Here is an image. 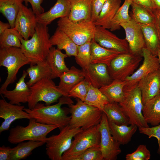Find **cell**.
Masks as SVG:
<instances>
[{
	"mask_svg": "<svg viewBox=\"0 0 160 160\" xmlns=\"http://www.w3.org/2000/svg\"><path fill=\"white\" fill-rule=\"evenodd\" d=\"M73 103L70 97L63 96L59 98L58 103L55 104L45 105L44 104L38 103L33 109L24 108L23 110L36 121L57 126L60 130L69 124L71 118V116L68 115V111L62 108L61 106Z\"/></svg>",
	"mask_w": 160,
	"mask_h": 160,
	"instance_id": "cell-1",
	"label": "cell"
},
{
	"mask_svg": "<svg viewBox=\"0 0 160 160\" xmlns=\"http://www.w3.org/2000/svg\"><path fill=\"white\" fill-rule=\"evenodd\" d=\"M47 26L37 23L35 33L30 39L21 38V49L30 61V65L46 60L52 47Z\"/></svg>",
	"mask_w": 160,
	"mask_h": 160,
	"instance_id": "cell-2",
	"label": "cell"
},
{
	"mask_svg": "<svg viewBox=\"0 0 160 160\" xmlns=\"http://www.w3.org/2000/svg\"><path fill=\"white\" fill-rule=\"evenodd\" d=\"M58 128L55 125L38 122L35 119L31 118L29 120L27 126L18 125L11 128L9 131L8 140L13 144L27 140L40 141L45 143L47 135Z\"/></svg>",
	"mask_w": 160,
	"mask_h": 160,
	"instance_id": "cell-3",
	"label": "cell"
},
{
	"mask_svg": "<svg viewBox=\"0 0 160 160\" xmlns=\"http://www.w3.org/2000/svg\"><path fill=\"white\" fill-rule=\"evenodd\" d=\"M76 104L68 105L71 118L69 124L72 128L86 129L100 124L103 111L79 99Z\"/></svg>",
	"mask_w": 160,
	"mask_h": 160,
	"instance_id": "cell-4",
	"label": "cell"
},
{
	"mask_svg": "<svg viewBox=\"0 0 160 160\" xmlns=\"http://www.w3.org/2000/svg\"><path fill=\"white\" fill-rule=\"evenodd\" d=\"M30 64V61L24 55L20 48H0V66L7 68V76L1 87L0 92L7 89L8 85L16 80L17 74L22 67Z\"/></svg>",
	"mask_w": 160,
	"mask_h": 160,
	"instance_id": "cell-5",
	"label": "cell"
},
{
	"mask_svg": "<svg viewBox=\"0 0 160 160\" xmlns=\"http://www.w3.org/2000/svg\"><path fill=\"white\" fill-rule=\"evenodd\" d=\"M124 97L122 102L119 103L129 119L130 125L138 127H149L143 117V106L140 91L137 86L124 89Z\"/></svg>",
	"mask_w": 160,
	"mask_h": 160,
	"instance_id": "cell-6",
	"label": "cell"
},
{
	"mask_svg": "<svg viewBox=\"0 0 160 160\" xmlns=\"http://www.w3.org/2000/svg\"><path fill=\"white\" fill-rule=\"evenodd\" d=\"M58 28L68 35L78 46L94 38L96 25L91 20L73 22L68 17L60 18Z\"/></svg>",
	"mask_w": 160,
	"mask_h": 160,
	"instance_id": "cell-7",
	"label": "cell"
},
{
	"mask_svg": "<svg viewBox=\"0 0 160 160\" xmlns=\"http://www.w3.org/2000/svg\"><path fill=\"white\" fill-rule=\"evenodd\" d=\"M83 129L72 128L69 124L60 130L59 134L47 137L46 141V153L51 160H63V154L70 148L73 138Z\"/></svg>",
	"mask_w": 160,
	"mask_h": 160,
	"instance_id": "cell-8",
	"label": "cell"
},
{
	"mask_svg": "<svg viewBox=\"0 0 160 160\" xmlns=\"http://www.w3.org/2000/svg\"><path fill=\"white\" fill-rule=\"evenodd\" d=\"M31 94L28 101V106L33 109L39 102L43 101L46 105L56 102L61 97L67 96L60 90L52 79L44 78L30 87Z\"/></svg>",
	"mask_w": 160,
	"mask_h": 160,
	"instance_id": "cell-9",
	"label": "cell"
},
{
	"mask_svg": "<svg viewBox=\"0 0 160 160\" xmlns=\"http://www.w3.org/2000/svg\"><path fill=\"white\" fill-rule=\"evenodd\" d=\"M143 58L142 54L130 52L119 54L113 59L108 67L113 80L124 81L135 72Z\"/></svg>",
	"mask_w": 160,
	"mask_h": 160,
	"instance_id": "cell-10",
	"label": "cell"
},
{
	"mask_svg": "<svg viewBox=\"0 0 160 160\" xmlns=\"http://www.w3.org/2000/svg\"><path fill=\"white\" fill-rule=\"evenodd\" d=\"M101 135L99 124L82 130L74 137L70 148L63 155V160L80 154L88 148L100 145Z\"/></svg>",
	"mask_w": 160,
	"mask_h": 160,
	"instance_id": "cell-11",
	"label": "cell"
},
{
	"mask_svg": "<svg viewBox=\"0 0 160 160\" xmlns=\"http://www.w3.org/2000/svg\"><path fill=\"white\" fill-rule=\"evenodd\" d=\"M101 139L100 147L103 160H116L121 152L120 144L112 135L108 121L103 112L101 120L99 124Z\"/></svg>",
	"mask_w": 160,
	"mask_h": 160,
	"instance_id": "cell-12",
	"label": "cell"
},
{
	"mask_svg": "<svg viewBox=\"0 0 160 160\" xmlns=\"http://www.w3.org/2000/svg\"><path fill=\"white\" fill-rule=\"evenodd\" d=\"M143 59L139 68L125 80L124 88H129L137 86L139 81L150 73L160 69L159 60L156 56L153 54L145 47L142 51Z\"/></svg>",
	"mask_w": 160,
	"mask_h": 160,
	"instance_id": "cell-13",
	"label": "cell"
},
{
	"mask_svg": "<svg viewBox=\"0 0 160 160\" xmlns=\"http://www.w3.org/2000/svg\"><path fill=\"white\" fill-rule=\"evenodd\" d=\"M107 29L96 26L93 39L101 46L121 54L130 52L125 39L119 38Z\"/></svg>",
	"mask_w": 160,
	"mask_h": 160,
	"instance_id": "cell-14",
	"label": "cell"
},
{
	"mask_svg": "<svg viewBox=\"0 0 160 160\" xmlns=\"http://www.w3.org/2000/svg\"><path fill=\"white\" fill-rule=\"evenodd\" d=\"M37 23L36 15L32 8L23 4L16 19L14 28L23 38L28 40L35 33Z\"/></svg>",
	"mask_w": 160,
	"mask_h": 160,
	"instance_id": "cell-15",
	"label": "cell"
},
{
	"mask_svg": "<svg viewBox=\"0 0 160 160\" xmlns=\"http://www.w3.org/2000/svg\"><path fill=\"white\" fill-rule=\"evenodd\" d=\"M0 100V117L4 119L0 127V132L8 130L12 123L17 119L32 118L23 110L24 106L13 104L7 102L2 95Z\"/></svg>",
	"mask_w": 160,
	"mask_h": 160,
	"instance_id": "cell-16",
	"label": "cell"
},
{
	"mask_svg": "<svg viewBox=\"0 0 160 160\" xmlns=\"http://www.w3.org/2000/svg\"><path fill=\"white\" fill-rule=\"evenodd\" d=\"M120 26L124 30L126 38L130 52L137 54H142V51L145 47L143 32L138 23L132 18L128 22L123 23Z\"/></svg>",
	"mask_w": 160,
	"mask_h": 160,
	"instance_id": "cell-17",
	"label": "cell"
},
{
	"mask_svg": "<svg viewBox=\"0 0 160 160\" xmlns=\"http://www.w3.org/2000/svg\"><path fill=\"white\" fill-rule=\"evenodd\" d=\"M108 67L103 63H91L87 70L82 71L85 79L91 85L98 89L109 84L113 79L109 73Z\"/></svg>",
	"mask_w": 160,
	"mask_h": 160,
	"instance_id": "cell-18",
	"label": "cell"
},
{
	"mask_svg": "<svg viewBox=\"0 0 160 160\" xmlns=\"http://www.w3.org/2000/svg\"><path fill=\"white\" fill-rule=\"evenodd\" d=\"M144 105L160 92V69L153 72L141 79L137 84Z\"/></svg>",
	"mask_w": 160,
	"mask_h": 160,
	"instance_id": "cell-19",
	"label": "cell"
},
{
	"mask_svg": "<svg viewBox=\"0 0 160 160\" xmlns=\"http://www.w3.org/2000/svg\"><path fill=\"white\" fill-rule=\"evenodd\" d=\"M24 70L21 77L16 84L15 88L12 90L7 89L0 92L3 97L6 98L11 104L20 105V103H27L31 94V90L26 83L25 78L28 75Z\"/></svg>",
	"mask_w": 160,
	"mask_h": 160,
	"instance_id": "cell-20",
	"label": "cell"
},
{
	"mask_svg": "<svg viewBox=\"0 0 160 160\" xmlns=\"http://www.w3.org/2000/svg\"><path fill=\"white\" fill-rule=\"evenodd\" d=\"M70 7L68 0H57L55 4L48 11L36 15L38 23L47 26L55 20L68 17Z\"/></svg>",
	"mask_w": 160,
	"mask_h": 160,
	"instance_id": "cell-21",
	"label": "cell"
},
{
	"mask_svg": "<svg viewBox=\"0 0 160 160\" xmlns=\"http://www.w3.org/2000/svg\"><path fill=\"white\" fill-rule=\"evenodd\" d=\"M70 12L68 18L75 22L91 20L92 0H68Z\"/></svg>",
	"mask_w": 160,
	"mask_h": 160,
	"instance_id": "cell-22",
	"label": "cell"
},
{
	"mask_svg": "<svg viewBox=\"0 0 160 160\" xmlns=\"http://www.w3.org/2000/svg\"><path fill=\"white\" fill-rule=\"evenodd\" d=\"M59 77L60 81L57 87L68 97V93L71 89L85 79L82 70L73 66L71 67L68 71L61 74Z\"/></svg>",
	"mask_w": 160,
	"mask_h": 160,
	"instance_id": "cell-23",
	"label": "cell"
},
{
	"mask_svg": "<svg viewBox=\"0 0 160 160\" xmlns=\"http://www.w3.org/2000/svg\"><path fill=\"white\" fill-rule=\"evenodd\" d=\"M61 50L52 47L46 59L51 70L52 79L59 77L61 74L69 70L65 62V59L68 56Z\"/></svg>",
	"mask_w": 160,
	"mask_h": 160,
	"instance_id": "cell-24",
	"label": "cell"
},
{
	"mask_svg": "<svg viewBox=\"0 0 160 160\" xmlns=\"http://www.w3.org/2000/svg\"><path fill=\"white\" fill-rule=\"evenodd\" d=\"M121 3V0H107L94 23L95 25L110 29L111 23L120 7Z\"/></svg>",
	"mask_w": 160,
	"mask_h": 160,
	"instance_id": "cell-25",
	"label": "cell"
},
{
	"mask_svg": "<svg viewBox=\"0 0 160 160\" xmlns=\"http://www.w3.org/2000/svg\"><path fill=\"white\" fill-rule=\"evenodd\" d=\"M91 63H103L109 66L112 60L120 53L105 48L93 39L90 46Z\"/></svg>",
	"mask_w": 160,
	"mask_h": 160,
	"instance_id": "cell-26",
	"label": "cell"
},
{
	"mask_svg": "<svg viewBox=\"0 0 160 160\" xmlns=\"http://www.w3.org/2000/svg\"><path fill=\"white\" fill-rule=\"evenodd\" d=\"M50 39L52 46L56 45L57 49L64 50L68 57L76 55L78 46L58 27Z\"/></svg>",
	"mask_w": 160,
	"mask_h": 160,
	"instance_id": "cell-27",
	"label": "cell"
},
{
	"mask_svg": "<svg viewBox=\"0 0 160 160\" xmlns=\"http://www.w3.org/2000/svg\"><path fill=\"white\" fill-rule=\"evenodd\" d=\"M142 113L148 124L154 126L160 124V93L143 105Z\"/></svg>",
	"mask_w": 160,
	"mask_h": 160,
	"instance_id": "cell-28",
	"label": "cell"
},
{
	"mask_svg": "<svg viewBox=\"0 0 160 160\" xmlns=\"http://www.w3.org/2000/svg\"><path fill=\"white\" fill-rule=\"evenodd\" d=\"M108 122L112 135L120 145L128 144L131 141L138 127L136 125H118L112 122Z\"/></svg>",
	"mask_w": 160,
	"mask_h": 160,
	"instance_id": "cell-29",
	"label": "cell"
},
{
	"mask_svg": "<svg viewBox=\"0 0 160 160\" xmlns=\"http://www.w3.org/2000/svg\"><path fill=\"white\" fill-rule=\"evenodd\" d=\"M26 71L30 78L26 83L29 87L44 78L51 79V70L46 60L30 65Z\"/></svg>",
	"mask_w": 160,
	"mask_h": 160,
	"instance_id": "cell-30",
	"label": "cell"
},
{
	"mask_svg": "<svg viewBox=\"0 0 160 160\" xmlns=\"http://www.w3.org/2000/svg\"><path fill=\"white\" fill-rule=\"evenodd\" d=\"M125 85L124 81L113 80L109 84L102 87L99 89L110 103H119L124 98V89Z\"/></svg>",
	"mask_w": 160,
	"mask_h": 160,
	"instance_id": "cell-31",
	"label": "cell"
},
{
	"mask_svg": "<svg viewBox=\"0 0 160 160\" xmlns=\"http://www.w3.org/2000/svg\"><path fill=\"white\" fill-rule=\"evenodd\" d=\"M142 30L145 47L153 54L157 56L160 42L154 24H139Z\"/></svg>",
	"mask_w": 160,
	"mask_h": 160,
	"instance_id": "cell-32",
	"label": "cell"
},
{
	"mask_svg": "<svg viewBox=\"0 0 160 160\" xmlns=\"http://www.w3.org/2000/svg\"><path fill=\"white\" fill-rule=\"evenodd\" d=\"M23 2V0H0V12L11 28L15 27L16 19Z\"/></svg>",
	"mask_w": 160,
	"mask_h": 160,
	"instance_id": "cell-33",
	"label": "cell"
},
{
	"mask_svg": "<svg viewBox=\"0 0 160 160\" xmlns=\"http://www.w3.org/2000/svg\"><path fill=\"white\" fill-rule=\"evenodd\" d=\"M103 112L109 121L118 125L129 124V118L118 103H109L105 105Z\"/></svg>",
	"mask_w": 160,
	"mask_h": 160,
	"instance_id": "cell-34",
	"label": "cell"
},
{
	"mask_svg": "<svg viewBox=\"0 0 160 160\" xmlns=\"http://www.w3.org/2000/svg\"><path fill=\"white\" fill-rule=\"evenodd\" d=\"M45 143L42 141L32 140L19 143L16 146L12 148L10 160L25 159L31 154L34 149Z\"/></svg>",
	"mask_w": 160,
	"mask_h": 160,
	"instance_id": "cell-35",
	"label": "cell"
},
{
	"mask_svg": "<svg viewBox=\"0 0 160 160\" xmlns=\"http://www.w3.org/2000/svg\"><path fill=\"white\" fill-rule=\"evenodd\" d=\"M131 18L138 24H154L155 16L153 12L132 2L131 6Z\"/></svg>",
	"mask_w": 160,
	"mask_h": 160,
	"instance_id": "cell-36",
	"label": "cell"
},
{
	"mask_svg": "<svg viewBox=\"0 0 160 160\" xmlns=\"http://www.w3.org/2000/svg\"><path fill=\"white\" fill-rule=\"evenodd\" d=\"M22 38L19 32L14 28H10L5 30L0 35L1 48L16 47L20 48Z\"/></svg>",
	"mask_w": 160,
	"mask_h": 160,
	"instance_id": "cell-37",
	"label": "cell"
},
{
	"mask_svg": "<svg viewBox=\"0 0 160 160\" xmlns=\"http://www.w3.org/2000/svg\"><path fill=\"white\" fill-rule=\"evenodd\" d=\"M132 1L133 0H124L111 23L110 29L111 31L119 30L121 27L120 24L121 23L131 20V17L129 14V11Z\"/></svg>",
	"mask_w": 160,
	"mask_h": 160,
	"instance_id": "cell-38",
	"label": "cell"
},
{
	"mask_svg": "<svg viewBox=\"0 0 160 160\" xmlns=\"http://www.w3.org/2000/svg\"><path fill=\"white\" fill-rule=\"evenodd\" d=\"M84 102L103 111L105 105L110 103L99 89L91 85Z\"/></svg>",
	"mask_w": 160,
	"mask_h": 160,
	"instance_id": "cell-39",
	"label": "cell"
},
{
	"mask_svg": "<svg viewBox=\"0 0 160 160\" xmlns=\"http://www.w3.org/2000/svg\"><path fill=\"white\" fill-rule=\"evenodd\" d=\"M91 41L78 46L76 55L75 57L77 63L82 68L83 71L87 70L91 63L90 46Z\"/></svg>",
	"mask_w": 160,
	"mask_h": 160,
	"instance_id": "cell-40",
	"label": "cell"
},
{
	"mask_svg": "<svg viewBox=\"0 0 160 160\" xmlns=\"http://www.w3.org/2000/svg\"><path fill=\"white\" fill-rule=\"evenodd\" d=\"M68 160H103L100 145L91 147L80 155Z\"/></svg>",
	"mask_w": 160,
	"mask_h": 160,
	"instance_id": "cell-41",
	"label": "cell"
},
{
	"mask_svg": "<svg viewBox=\"0 0 160 160\" xmlns=\"http://www.w3.org/2000/svg\"><path fill=\"white\" fill-rule=\"evenodd\" d=\"M90 85L85 79L76 85L68 93L70 97L78 98L84 102Z\"/></svg>",
	"mask_w": 160,
	"mask_h": 160,
	"instance_id": "cell-42",
	"label": "cell"
},
{
	"mask_svg": "<svg viewBox=\"0 0 160 160\" xmlns=\"http://www.w3.org/2000/svg\"><path fill=\"white\" fill-rule=\"evenodd\" d=\"M151 156L150 151L146 145H140L135 151L127 154L125 158L126 160H148Z\"/></svg>",
	"mask_w": 160,
	"mask_h": 160,
	"instance_id": "cell-43",
	"label": "cell"
},
{
	"mask_svg": "<svg viewBox=\"0 0 160 160\" xmlns=\"http://www.w3.org/2000/svg\"><path fill=\"white\" fill-rule=\"evenodd\" d=\"M138 130L140 133L148 136L149 138L154 137L157 139L158 144L157 153L160 156V124L151 127H138Z\"/></svg>",
	"mask_w": 160,
	"mask_h": 160,
	"instance_id": "cell-44",
	"label": "cell"
},
{
	"mask_svg": "<svg viewBox=\"0 0 160 160\" xmlns=\"http://www.w3.org/2000/svg\"><path fill=\"white\" fill-rule=\"evenodd\" d=\"M107 0H92L91 6V20L94 23Z\"/></svg>",
	"mask_w": 160,
	"mask_h": 160,
	"instance_id": "cell-45",
	"label": "cell"
},
{
	"mask_svg": "<svg viewBox=\"0 0 160 160\" xmlns=\"http://www.w3.org/2000/svg\"><path fill=\"white\" fill-rule=\"evenodd\" d=\"M25 5L27 6L28 3L30 4L32 9L36 15H39L44 12V9L42 7L41 4L45 0H23Z\"/></svg>",
	"mask_w": 160,
	"mask_h": 160,
	"instance_id": "cell-46",
	"label": "cell"
},
{
	"mask_svg": "<svg viewBox=\"0 0 160 160\" xmlns=\"http://www.w3.org/2000/svg\"><path fill=\"white\" fill-rule=\"evenodd\" d=\"M132 2L153 12L156 9L152 0H133Z\"/></svg>",
	"mask_w": 160,
	"mask_h": 160,
	"instance_id": "cell-47",
	"label": "cell"
},
{
	"mask_svg": "<svg viewBox=\"0 0 160 160\" xmlns=\"http://www.w3.org/2000/svg\"><path fill=\"white\" fill-rule=\"evenodd\" d=\"M12 148L9 146L2 145L0 147V160H10Z\"/></svg>",
	"mask_w": 160,
	"mask_h": 160,
	"instance_id": "cell-48",
	"label": "cell"
},
{
	"mask_svg": "<svg viewBox=\"0 0 160 160\" xmlns=\"http://www.w3.org/2000/svg\"><path fill=\"white\" fill-rule=\"evenodd\" d=\"M153 13L155 16L154 25L160 42V9H156Z\"/></svg>",
	"mask_w": 160,
	"mask_h": 160,
	"instance_id": "cell-49",
	"label": "cell"
},
{
	"mask_svg": "<svg viewBox=\"0 0 160 160\" xmlns=\"http://www.w3.org/2000/svg\"><path fill=\"white\" fill-rule=\"evenodd\" d=\"M11 28L9 23H5L0 21V35L6 29Z\"/></svg>",
	"mask_w": 160,
	"mask_h": 160,
	"instance_id": "cell-50",
	"label": "cell"
},
{
	"mask_svg": "<svg viewBox=\"0 0 160 160\" xmlns=\"http://www.w3.org/2000/svg\"><path fill=\"white\" fill-rule=\"evenodd\" d=\"M156 9H160V0H152Z\"/></svg>",
	"mask_w": 160,
	"mask_h": 160,
	"instance_id": "cell-51",
	"label": "cell"
},
{
	"mask_svg": "<svg viewBox=\"0 0 160 160\" xmlns=\"http://www.w3.org/2000/svg\"><path fill=\"white\" fill-rule=\"evenodd\" d=\"M157 56L158 58L160 65V46L158 51Z\"/></svg>",
	"mask_w": 160,
	"mask_h": 160,
	"instance_id": "cell-52",
	"label": "cell"
},
{
	"mask_svg": "<svg viewBox=\"0 0 160 160\" xmlns=\"http://www.w3.org/2000/svg\"></svg>",
	"mask_w": 160,
	"mask_h": 160,
	"instance_id": "cell-53",
	"label": "cell"
}]
</instances>
